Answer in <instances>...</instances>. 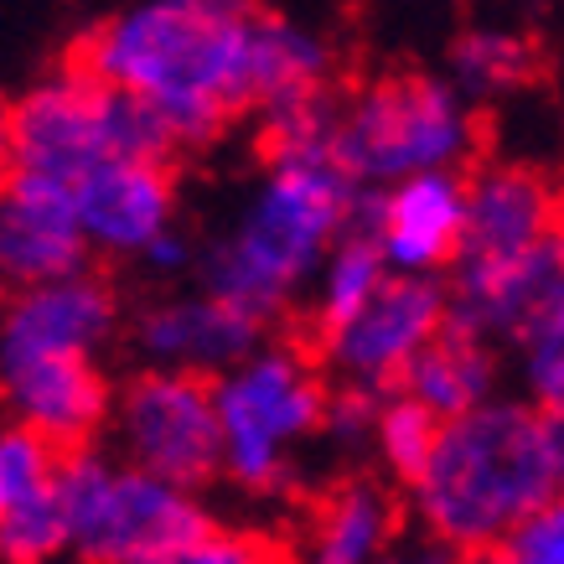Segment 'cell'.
<instances>
[{
	"mask_svg": "<svg viewBox=\"0 0 564 564\" xmlns=\"http://www.w3.org/2000/svg\"><path fill=\"white\" fill-rule=\"evenodd\" d=\"M88 73L151 104L176 145H207L243 109L322 94L326 47L249 0H140L94 26Z\"/></svg>",
	"mask_w": 564,
	"mask_h": 564,
	"instance_id": "obj_1",
	"label": "cell"
},
{
	"mask_svg": "<svg viewBox=\"0 0 564 564\" xmlns=\"http://www.w3.org/2000/svg\"><path fill=\"white\" fill-rule=\"evenodd\" d=\"M358 203L362 187L332 140L270 145V166L243 197L239 218L197 259V285L270 322L306 295L326 249L358 223Z\"/></svg>",
	"mask_w": 564,
	"mask_h": 564,
	"instance_id": "obj_2",
	"label": "cell"
},
{
	"mask_svg": "<svg viewBox=\"0 0 564 564\" xmlns=\"http://www.w3.org/2000/svg\"><path fill=\"white\" fill-rule=\"evenodd\" d=\"M560 492L564 414L533 393H497L481 410L445 420L425 471L410 481V508L420 529L477 554Z\"/></svg>",
	"mask_w": 564,
	"mask_h": 564,
	"instance_id": "obj_3",
	"label": "cell"
},
{
	"mask_svg": "<svg viewBox=\"0 0 564 564\" xmlns=\"http://www.w3.org/2000/svg\"><path fill=\"white\" fill-rule=\"evenodd\" d=\"M0 145H6V166L78 182L115 155L166 161L176 151V135L140 94L109 84L78 63V68L52 73L11 99L6 124H0Z\"/></svg>",
	"mask_w": 564,
	"mask_h": 564,
	"instance_id": "obj_4",
	"label": "cell"
},
{
	"mask_svg": "<svg viewBox=\"0 0 564 564\" xmlns=\"http://www.w3.org/2000/svg\"><path fill=\"white\" fill-rule=\"evenodd\" d=\"M63 513L78 564H145L207 529L197 487L124 462L115 445L63 451Z\"/></svg>",
	"mask_w": 564,
	"mask_h": 564,
	"instance_id": "obj_5",
	"label": "cell"
},
{
	"mask_svg": "<svg viewBox=\"0 0 564 564\" xmlns=\"http://www.w3.org/2000/svg\"><path fill=\"white\" fill-rule=\"evenodd\" d=\"M223 420V477L243 492L270 497L295 471L301 445L326 435V393L322 373L285 343H259L243 362L213 378Z\"/></svg>",
	"mask_w": 564,
	"mask_h": 564,
	"instance_id": "obj_6",
	"label": "cell"
},
{
	"mask_svg": "<svg viewBox=\"0 0 564 564\" xmlns=\"http://www.w3.org/2000/svg\"><path fill=\"white\" fill-rule=\"evenodd\" d=\"M332 151L358 187H389L414 172H456L477 151V120L451 78L393 73L337 109Z\"/></svg>",
	"mask_w": 564,
	"mask_h": 564,
	"instance_id": "obj_7",
	"label": "cell"
},
{
	"mask_svg": "<svg viewBox=\"0 0 564 564\" xmlns=\"http://www.w3.org/2000/svg\"><path fill=\"white\" fill-rule=\"evenodd\" d=\"M109 445L124 462L182 487L223 477V420L213 378L182 368H140L115 393Z\"/></svg>",
	"mask_w": 564,
	"mask_h": 564,
	"instance_id": "obj_8",
	"label": "cell"
},
{
	"mask_svg": "<svg viewBox=\"0 0 564 564\" xmlns=\"http://www.w3.org/2000/svg\"><path fill=\"white\" fill-rule=\"evenodd\" d=\"M451 326V285L441 274H404L393 270L383 291L347 322L316 332L322 337V362L337 383L389 393L404 383L414 358Z\"/></svg>",
	"mask_w": 564,
	"mask_h": 564,
	"instance_id": "obj_9",
	"label": "cell"
},
{
	"mask_svg": "<svg viewBox=\"0 0 564 564\" xmlns=\"http://www.w3.org/2000/svg\"><path fill=\"white\" fill-rule=\"evenodd\" d=\"M358 223L378 239L389 270L445 274L466 249V176L414 172L389 187H362Z\"/></svg>",
	"mask_w": 564,
	"mask_h": 564,
	"instance_id": "obj_10",
	"label": "cell"
},
{
	"mask_svg": "<svg viewBox=\"0 0 564 564\" xmlns=\"http://www.w3.org/2000/svg\"><path fill=\"white\" fill-rule=\"evenodd\" d=\"M564 280L560 234L518 254H462L445 274L451 285V322L477 332L497 347H518L549 311Z\"/></svg>",
	"mask_w": 564,
	"mask_h": 564,
	"instance_id": "obj_11",
	"label": "cell"
},
{
	"mask_svg": "<svg viewBox=\"0 0 564 564\" xmlns=\"http://www.w3.org/2000/svg\"><path fill=\"white\" fill-rule=\"evenodd\" d=\"M88 234L78 218V192L68 176L21 172L6 166L0 192V274L21 285L63 280L73 270H88Z\"/></svg>",
	"mask_w": 564,
	"mask_h": 564,
	"instance_id": "obj_12",
	"label": "cell"
},
{
	"mask_svg": "<svg viewBox=\"0 0 564 564\" xmlns=\"http://www.w3.org/2000/svg\"><path fill=\"white\" fill-rule=\"evenodd\" d=\"M259 343H264V316L243 311L239 301L207 291V285L161 295L130 326V347L140 352L145 368H182V373L203 378L228 373Z\"/></svg>",
	"mask_w": 564,
	"mask_h": 564,
	"instance_id": "obj_13",
	"label": "cell"
},
{
	"mask_svg": "<svg viewBox=\"0 0 564 564\" xmlns=\"http://www.w3.org/2000/svg\"><path fill=\"white\" fill-rule=\"evenodd\" d=\"M120 326V301L99 274L73 270L63 280L11 291L0 358H94Z\"/></svg>",
	"mask_w": 564,
	"mask_h": 564,
	"instance_id": "obj_14",
	"label": "cell"
},
{
	"mask_svg": "<svg viewBox=\"0 0 564 564\" xmlns=\"http://www.w3.org/2000/svg\"><path fill=\"white\" fill-rule=\"evenodd\" d=\"M88 249L104 259H140L166 228H176V187L166 161L115 155L73 182Z\"/></svg>",
	"mask_w": 564,
	"mask_h": 564,
	"instance_id": "obj_15",
	"label": "cell"
},
{
	"mask_svg": "<svg viewBox=\"0 0 564 564\" xmlns=\"http://www.w3.org/2000/svg\"><path fill=\"white\" fill-rule=\"evenodd\" d=\"M0 383L11 425L36 430L57 451L94 445L115 414V389L94 358H0Z\"/></svg>",
	"mask_w": 564,
	"mask_h": 564,
	"instance_id": "obj_16",
	"label": "cell"
},
{
	"mask_svg": "<svg viewBox=\"0 0 564 564\" xmlns=\"http://www.w3.org/2000/svg\"><path fill=\"white\" fill-rule=\"evenodd\" d=\"M0 554L6 564H47L68 554L63 451L26 425L0 435Z\"/></svg>",
	"mask_w": 564,
	"mask_h": 564,
	"instance_id": "obj_17",
	"label": "cell"
},
{
	"mask_svg": "<svg viewBox=\"0 0 564 564\" xmlns=\"http://www.w3.org/2000/svg\"><path fill=\"white\" fill-rule=\"evenodd\" d=\"M564 207L523 166H481L466 176V249L462 254H518L560 234Z\"/></svg>",
	"mask_w": 564,
	"mask_h": 564,
	"instance_id": "obj_18",
	"label": "cell"
},
{
	"mask_svg": "<svg viewBox=\"0 0 564 564\" xmlns=\"http://www.w3.org/2000/svg\"><path fill=\"white\" fill-rule=\"evenodd\" d=\"M393 539H399L393 497L373 481H347L316 508L295 564H378Z\"/></svg>",
	"mask_w": 564,
	"mask_h": 564,
	"instance_id": "obj_19",
	"label": "cell"
},
{
	"mask_svg": "<svg viewBox=\"0 0 564 564\" xmlns=\"http://www.w3.org/2000/svg\"><path fill=\"white\" fill-rule=\"evenodd\" d=\"M399 389H410L420 404L456 420V414L481 410L487 399H497V343L466 332V326H445L441 337L414 358V368L404 373Z\"/></svg>",
	"mask_w": 564,
	"mask_h": 564,
	"instance_id": "obj_20",
	"label": "cell"
},
{
	"mask_svg": "<svg viewBox=\"0 0 564 564\" xmlns=\"http://www.w3.org/2000/svg\"><path fill=\"white\" fill-rule=\"evenodd\" d=\"M389 274L393 270H389V259H383V249H378V239L362 223H352L343 239L326 249V259L316 264V274H311V285H306V306H311L316 332H326V326L347 322L352 311H362L383 291Z\"/></svg>",
	"mask_w": 564,
	"mask_h": 564,
	"instance_id": "obj_21",
	"label": "cell"
},
{
	"mask_svg": "<svg viewBox=\"0 0 564 564\" xmlns=\"http://www.w3.org/2000/svg\"><path fill=\"white\" fill-rule=\"evenodd\" d=\"M533 73V47L518 32H497V26H477L451 47V84L466 99H492V94H513L518 84H529Z\"/></svg>",
	"mask_w": 564,
	"mask_h": 564,
	"instance_id": "obj_22",
	"label": "cell"
},
{
	"mask_svg": "<svg viewBox=\"0 0 564 564\" xmlns=\"http://www.w3.org/2000/svg\"><path fill=\"white\" fill-rule=\"evenodd\" d=\"M441 430H445V420L430 410V404H420L410 389H389L383 404H378V425H373V441L368 445L378 451V462L410 487V481L425 471Z\"/></svg>",
	"mask_w": 564,
	"mask_h": 564,
	"instance_id": "obj_23",
	"label": "cell"
},
{
	"mask_svg": "<svg viewBox=\"0 0 564 564\" xmlns=\"http://www.w3.org/2000/svg\"><path fill=\"white\" fill-rule=\"evenodd\" d=\"M560 243H564V218H560ZM518 373H523V393H533L539 404L564 414V280L549 311L539 316L529 337L518 343Z\"/></svg>",
	"mask_w": 564,
	"mask_h": 564,
	"instance_id": "obj_24",
	"label": "cell"
},
{
	"mask_svg": "<svg viewBox=\"0 0 564 564\" xmlns=\"http://www.w3.org/2000/svg\"><path fill=\"white\" fill-rule=\"evenodd\" d=\"M471 564H564V492L508 529L497 544L477 549Z\"/></svg>",
	"mask_w": 564,
	"mask_h": 564,
	"instance_id": "obj_25",
	"label": "cell"
},
{
	"mask_svg": "<svg viewBox=\"0 0 564 564\" xmlns=\"http://www.w3.org/2000/svg\"><path fill=\"white\" fill-rule=\"evenodd\" d=\"M145 564H280V554H274L264 539H254V533L213 529V523H207L203 533H192L187 544L166 549V554H155V560H145Z\"/></svg>",
	"mask_w": 564,
	"mask_h": 564,
	"instance_id": "obj_26",
	"label": "cell"
},
{
	"mask_svg": "<svg viewBox=\"0 0 564 564\" xmlns=\"http://www.w3.org/2000/svg\"><path fill=\"white\" fill-rule=\"evenodd\" d=\"M378 564H471V554L456 544H445L441 533H399L383 554H378Z\"/></svg>",
	"mask_w": 564,
	"mask_h": 564,
	"instance_id": "obj_27",
	"label": "cell"
},
{
	"mask_svg": "<svg viewBox=\"0 0 564 564\" xmlns=\"http://www.w3.org/2000/svg\"><path fill=\"white\" fill-rule=\"evenodd\" d=\"M197 259H203V254H197V249H192V243L182 239L176 228H166V234H161V239H155L151 249L135 259V264H140L145 274H155V280H176V274L192 270Z\"/></svg>",
	"mask_w": 564,
	"mask_h": 564,
	"instance_id": "obj_28",
	"label": "cell"
}]
</instances>
